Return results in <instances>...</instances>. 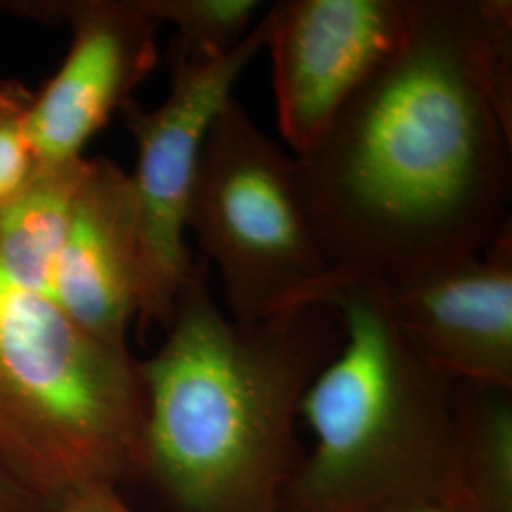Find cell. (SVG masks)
<instances>
[{
  "mask_svg": "<svg viewBox=\"0 0 512 512\" xmlns=\"http://www.w3.org/2000/svg\"><path fill=\"white\" fill-rule=\"evenodd\" d=\"M266 14L236 50L215 61H192L171 52V80L164 103L147 110L135 99L122 107L137 147L129 175L139 213L141 293L137 319L143 329H167L177 296L194 260L186 249V213L203 143L222 107L234 97L241 73L266 48Z\"/></svg>",
  "mask_w": 512,
  "mask_h": 512,
  "instance_id": "cell-6",
  "label": "cell"
},
{
  "mask_svg": "<svg viewBox=\"0 0 512 512\" xmlns=\"http://www.w3.org/2000/svg\"><path fill=\"white\" fill-rule=\"evenodd\" d=\"M321 300L346 340L300 404L313 450L281 512H461L459 382L408 344L380 277H346Z\"/></svg>",
  "mask_w": 512,
  "mask_h": 512,
  "instance_id": "cell-3",
  "label": "cell"
},
{
  "mask_svg": "<svg viewBox=\"0 0 512 512\" xmlns=\"http://www.w3.org/2000/svg\"><path fill=\"white\" fill-rule=\"evenodd\" d=\"M162 25L173 23V54L192 61H215L236 50L251 33L258 0H143Z\"/></svg>",
  "mask_w": 512,
  "mask_h": 512,
  "instance_id": "cell-13",
  "label": "cell"
},
{
  "mask_svg": "<svg viewBox=\"0 0 512 512\" xmlns=\"http://www.w3.org/2000/svg\"><path fill=\"white\" fill-rule=\"evenodd\" d=\"M186 230L217 264L228 317L243 325L321 300L340 281L311 232L293 156L236 97L205 137Z\"/></svg>",
  "mask_w": 512,
  "mask_h": 512,
  "instance_id": "cell-5",
  "label": "cell"
},
{
  "mask_svg": "<svg viewBox=\"0 0 512 512\" xmlns=\"http://www.w3.org/2000/svg\"><path fill=\"white\" fill-rule=\"evenodd\" d=\"M511 391L458 384L461 512H512Z\"/></svg>",
  "mask_w": 512,
  "mask_h": 512,
  "instance_id": "cell-12",
  "label": "cell"
},
{
  "mask_svg": "<svg viewBox=\"0 0 512 512\" xmlns=\"http://www.w3.org/2000/svg\"><path fill=\"white\" fill-rule=\"evenodd\" d=\"M90 158L37 165L0 202V270L19 287L50 296L55 260L67 236Z\"/></svg>",
  "mask_w": 512,
  "mask_h": 512,
  "instance_id": "cell-11",
  "label": "cell"
},
{
  "mask_svg": "<svg viewBox=\"0 0 512 512\" xmlns=\"http://www.w3.org/2000/svg\"><path fill=\"white\" fill-rule=\"evenodd\" d=\"M293 160L340 279L397 285L480 255L512 226L511 2L416 0L397 54Z\"/></svg>",
  "mask_w": 512,
  "mask_h": 512,
  "instance_id": "cell-1",
  "label": "cell"
},
{
  "mask_svg": "<svg viewBox=\"0 0 512 512\" xmlns=\"http://www.w3.org/2000/svg\"><path fill=\"white\" fill-rule=\"evenodd\" d=\"M385 296L429 365L456 382L512 389V226L471 260L385 283Z\"/></svg>",
  "mask_w": 512,
  "mask_h": 512,
  "instance_id": "cell-9",
  "label": "cell"
},
{
  "mask_svg": "<svg viewBox=\"0 0 512 512\" xmlns=\"http://www.w3.org/2000/svg\"><path fill=\"white\" fill-rule=\"evenodd\" d=\"M0 471L46 512L147 478L139 361L2 270Z\"/></svg>",
  "mask_w": 512,
  "mask_h": 512,
  "instance_id": "cell-4",
  "label": "cell"
},
{
  "mask_svg": "<svg viewBox=\"0 0 512 512\" xmlns=\"http://www.w3.org/2000/svg\"><path fill=\"white\" fill-rule=\"evenodd\" d=\"M416 0H283L268 12L275 110L300 154L410 33Z\"/></svg>",
  "mask_w": 512,
  "mask_h": 512,
  "instance_id": "cell-7",
  "label": "cell"
},
{
  "mask_svg": "<svg viewBox=\"0 0 512 512\" xmlns=\"http://www.w3.org/2000/svg\"><path fill=\"white\" fill-rule=\"evenodd\" d=\"M0 512H46L33 497L0 471Z\"/></svg>",
  "mask_w": 512,
  "mask_h": 512,
  "instance_id": "cell-16",
  "label": "cell"
},
{
  "mask_svg": "<svg viewBox=\"0 0 512 512\" xmlns=\"http://www.w3.org/2000/svg\"><path fill=\"white\" fill-rule=\"evenodd\" d=\"M0 8L71 27L61 69L31 101L27 133L37 165L82 158L88 141L154 71L162 23L143 0L0 2Z\"/></svg>",
  "mask_w": 512,
  "mask_h": 512,
  "instance_id": "cell-8",
  "label": "cell"
},
{
  "mask_svg": "<svg viewBox=\"0 0 512 512\" xmlns=\"http://www.w3.org/2000/svg\"><path fill=\"white\" fill-rule=\"evenodd\" d=\"M408 512H452L446 511V509H439V507H425V509H414V511Z\"/></svg>",
  "mask_w": 512,
  "mask_h": 512,
  "instance_id": "cell-17",
  "label": "cell"
},
{
  "mask_svg": "<svg viewBox=\"0 0 512 512\" xmlns=\"http://www.w3.org/2000/svg\"><path fill=\"white\" fill-rule=\"evenodd\" d=\"M33 97L35 93L19 80L0 82V202L37 167L27 133Z\"/></svg>",
  "mask_w": 512,
  "mask_h": 512,
  "instance_id": "cell-14",
  "label": "cell"
},
{
  "mask_svg": "<svg viewBox=\"0 0 512 512\" xmlns=\"http://www.w3.org/2000/svg\"><path fill=\"white\" fill-rule=\"evenodd\" d=\"M139 293L141 241L131 177L109 158H92L55 260L50 298L93 338L128 348Z\"/></svg>",
  "mask_w": 512,
  "mask_h": 512,
  "instance_id": "cell-10",
  "label": "cell"
},
{
  "mask_svg": "<svg viewBox=\"0 0 512 512\" xmlns=\"http://www.w3.org/2000/svg\"><path fill=\"white\" fill-rule=\"evenodd\" d=\"M50 512H135L129 509L128 505L122 501L120 492L112 490H103V492H93V494L82 495L74 499L71 503L55 509Z\"/></svg>",
  "mask_w": 512,
  "mask_h": 512,
  "instance_id": "cell-15",
  "label": "cell"
},
{
  "mask_svg": "<svg viewBox=\"0 0 512 512\" xmlns=\"http://www.w3.org/2000/svg\"><path fill=\"white\" fill-rule=\"evenodd\" d=\"M162 348L139 363L147 478L175 512H281L304 459L300 404L346 340L340 311L304 302L243 325L194 262Z\"/></svg>",
  "mask_w": 512,
  "mask_h": 512,
  "instance_id": "cell-2",
  "label": "cell"
}]
</instances>
